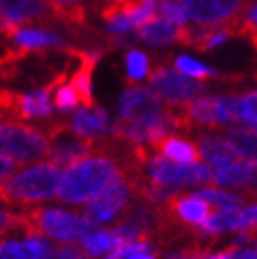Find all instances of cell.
Segmentation results:
<instances>
[{
	"label": "cell",
	"instance_id": "1",
	"mask_svg": "<svg viewBox=\"0 0 257 259\" xmlns=\"http://www.w3.org/2000/svg\"><path fill=\"white\" fill-rule=\"evenodd\" d=\"M61 165L40 162L0 182V202L10 206H30L54 199L59 190Z\"/></svg>",
	"mask_w": 257,
	"mask_h": 259
},
{
	"label": "cell",
	"instance_id": "2",
	"mask_svg": "<svg viewBox=\"0 0 257 259\" xmlns=\"http://www.w3.org/2000/svg\"><path fill=\"white\" fill-rule=\"evenodd\" d=\"M24 234L28 237L33 235H48L61 243H83L89 235L98 232V225L89 221L84 215L72 213L59 208H35L24 211Z\"/></svg>",
	"mask_w": 257,
	"mask_h": 259
},
{
	"label": "cell",
	"instance_id": "3",
	"mask_svg": "<svg viewBox=\"0 0 257 259\" xmlns=\"http://www.w3.org/2000/svg\"><path fill=\"white\" fill-rule=\"evenodd\" d=\"M178 125L184 133H193L202 127H228L241 123L239 96H206L177 107Z\"/></svg>",
	"mask_w": 257,
	"mask_h": 259
},
{
	"label": "cell",
	"instance_id": "4",
	"mask_svg": "<svg viewBox=\"0 0 257 259\" xmlns=\"http://www.w3.org/2000/svg\"><path fill=\"white\" fill-rule=\"evenodd\" d=\"M52 151V140L45 133L31 125L6 120L0 133V155H6L20 164L48 158Z\"/></svg>",
	"mask_w": 257,
	"mask_h": 259
},
{
	"label": "cell",
	"instance_id": "5",
	"mask_svg": "<svg viewBox=\"0 0 257 259\" xmlns=\"http://www.w3.org/2000/svg\"><path fill=\"white\" fill-rule=\"evenodd\" d=\"M147 180L162 188H184L215 182V173L204 164H178L162 155H149Z\"/></svg>",
	"mask_w": 257,
	"mask_h": 259
},
{
	"label": "cell",
	"instance_id": "6",
	"mask_svg": "<svg viewBox=\"0 0 257 259\" xmlns=\"http://www.w3.org/2000/svg\"><path fill=\"white\" fill-rule=\"evenodd\" d=\"M149 83L163 101H167L173 107H182L206 92L204 83H200L198 79H191L189 75L167 65L154 66L149 74Z\"/></svg>",
	"mask_w": 257,
	"mask_h": 259
},
{
	"label": "cell",
	"instance_id": "7",
	"mask_svg": "<svg viewBox=\"0 0 257 259\" xmlns=\"http://www.w3.org/2000/svg\"><path fill=\"white\" fill-rule=\"evenodd\" d=\"M171 110L169 105L153 90L145 87H131L119 98V112L121 118L134 123H151L165 116Z\"/></svg>",
	"mask_w": 257,
	"mask_h": 259
},
{
	"label": "cell",
	"instance_id": "8",
	"mask_svg": "<svg viewBox=\"0 0 257 259\" xmlns=\"http://www.w3.org/2000/svg\"><path fill=\"white\" fill-rule=\"evenodd\" d=\"M134 193V184L131 179L119 180L116 184L98 195L96 199H92L89 204L83 208V215L89 221H92L94 225H101V223H109L112 221L119 211H125L128 206V200Z\"/></svg>",
	"mask_w": 257,
	"mask_h": 259
},
{
	"label": "cell",
	"instance_id": "9",
	"mask_svg": "<svg viewBox=\"0 0 257 259\" xmlns=\"http://www.w3.org/2000/svg\"><path fill=\"white\" fill-rule=\"evenodd\" d=\"M162 208L167 211L175 225L184 226V228L200 226L213 213L209 202L198 199L193 193H178V191L169 197V200Z\"/></svg>",
	"mask_w": 257,
	"mask_h": 259
},
{
	"label": "cell",
	"instance_id": "10",
	"mask_svg": "<svg viewBox=\"0 0 257 259\" xmlns=\"http://www.w3.org/2000/svg\"><path fill=\"white\" fill-rule=\"evenodd\" d=\"M158 0H107L101 17L107 22L112 19H125L131 28H140L156 17Z\"/></svg>",
	"mask_w": 257,
	"mask_h": 259
},
{
	"label": "cell",
	"instance_id": "11",
	"mask_svg": "<svg viewBox=\"0 0 257 259\" xmlns=\"http://www.w3.org/2000/svg\"><path fill=\"white\" fill-rule=\"evenodd\" d=\"M215 182L226 188H244L242 195L246 200L253 199V191L257 188V162L246 158H239L230 165H224L221 169H213Z\"/></svg>",
	"mask_w": 257,
	"mask_h": 259
},
{
	"label": "cell",
	"instance_id": "12",
	"mask_svg": "<svg viewBox=\"0 0 257 259\" xmlns=\"http://www.w3.org/2000/svg\"><path fill=\"white\" fill-rule=\"evenodd\" d=\"M50 17H54V10L48 0H0V20L22 24Z\"/></svg>",
	"mask_w": 257,
	"mask_h": 259
},
{
	"label": "cell",
	"instance_id": "13",
	"mask_svg": "<svg viewBox=\"0 0 257 259\" xmlns=\"http://www.w3.org/2000/svg\"><path fill=\"white\" fill-rule=\"evenodd\" d=\"M70 125H72L74 135L79 138H103L109 133V114L101 107H94V109H84L83 107V109L75 110Z\"/></svg>",
	"mask_w": 257,
	"mask_h": 259
},
{
	"label": "cell",
	"instance_id": "14",
	"mask_svg": "<svg viewBox=\"0 0 257 259\" xmlns=\"http://www.w3.org/2000/svg\"><path fill=\"white\" fill-rule=\"evenodd\" d=\"M151 149L156 151L158 155L165 156V158L173 160V162H178V164H198V160L202 158L198 145L182 138V136L175 135L163 136Z\"/></svg>",
	"mask_w": 257,
	"mask_h": 259
},
{
	"label": "cell",
	"instance_id": "15",
	"mask_svg": "<svg viewBox=\"0 0 257 259\" xmlns=\"http://www.w3.org/2000/svg\"><path fill=\"white\" fill-rule=\"evenodd\" d=\"M198 147L202 153V158L211 165L213 169H221L224 165L237 162L242 156L228 144L226 138H217L211 135H198Z\"/></svg>",
	"mask_w": 257,
	"mask_h": 259
},
{
	"label": "cell",
	"instance_id": "16",
	"mask_svg": "<svg viewBox=\"0 0 257 259\" xmlns=\"http://www.w3.org/2000/svg\"><path fill=\"white\" fill-rule=\"evenodd\" d=\"M184 26H177L171 20L163 19V17H154L153 20L145 22L144 26L138 28V37L147 45L153 46H163L178 42L180 45V37H182Z\"/></svg>",
	"mask_w": 257,
	"mask_h": 259
},
{
	"label": "cell",
	"instance_id": "17",
	"mask_svg": "<svg viewBox=\"0 0 257 259\" xmlns=\"http://www.w3.org/2000/svg\"><path fill=\"white\" fill-rule=\"evenodd\" d=\"M10 39L19 48H26V50H46V48L63 46V39L59 35L52 33L48 30H28L22 26H17Z\"/></svg>",
	"mask_w": 257,
	"mask_h": 259
},
{
	"label": "cell",
	"instance_id": "18",
	"mask_svg": "<svg viewBox=\"0 0 257 259\" xmlns=\"http://www.w3.org/2000/svg\"><path fill=\"white\" fill-rule=\"evenodd\" d=\"M81 244H83L84 252L89 254V257L96 259L101 257V255L110 254L112 250L119 248L125 243L114 230H98L96 234L89 235Z\"/></svg>",
	"mask_w": 257,
	"mask_h": 259
},
{
	"label": "cell",
	"instance_id": "19",
	"mask_svg": "<svg viewBox=\"0 0 257 259\" xmlns=\"http://www.w3.org/2000/svg\"><path fill=\"white\" fill-rule=\"evenodd\" d=\"M189 193H193L198 199H204L219 209H242V204L246 202L244 195L228 193V191L217 190V188H200V190H193Z\"/></svg>",
	"mask_w": 257,
	"mask_h": 259
},
{
	"label": "cell",
	"instance_id": "20",
	"mask_svg": "<svg viewBox=\"0 0 257 259\" xmlns=\"http://www.w3.org/2000/svg\"><path fill=\"white\" fill-rule=\"evenodd\" d=\"M226 142L237 151V155L246 160L257 162V131L232 129L226 133Z\"/></svg>",
	"mask_w": 257,
	"mask_h": 259
},
{
	"label": "cell",
	"instance_id": "21",
	"mask_svg": "<svg viewBox=\"0 0 257 259\" xmlns=\"http://www.w3.org/2000/svg\"><path fill=\"white\" fill-rule=\"evenodd\" d=\"M54 105L61 114H68V112H72V110H75L79 107L81 98L72 83H64V85H61L59 89L55 90Z\"/></svg>",
	"mask_w": 257,
	"mask_h": 259
},
{
	"label": "cell",
	"instance_id": "22",
	"mask_svg": "<svg viewBox=\"0 0 257 259\" xmlns=\"http://www.w3.org/2000/svg\"><path fill=\"white\" fill-rule=\"evenodd\" d=\"M175 66H177L178 72H182L186 75H191L195 79L198 81H208L211 79L213 75H217V72L209 66H204L202 63H198V61H193L186 55H180L175 59Z\"/></svg>",
	"mask_w": 257,
	"mask_h": 259
},
{
	"label": "cell",
	"instance_id": "23",
	"mask_svg": "<svg viewBox=\"0 0 257 259\" xmlns=\"http://www.w3.org/2000/svg\"><path fill=\"white\" fill-rule=\"evenodd\" d=\"M127 77L128 81H140L149 74V59L144 52L131 50L127 54Z\"/></svg>",
	"mask_w": 257,
	"mask_h": 259
},
{
	"label": "cell",
	"instance_id": "24",
	"mask_svg": "<svg viewBox=\"0 0 257 259\" xmlns=\"http://www.w3.org/2000/svg\"><path fill=\"white\" fill-rule=\"evenodd\" d=\"M241 101V120L252 131H257V90H250L239 96Z\"/></svg>",
	"mask_w": 257,
	"mask_h": 259
},
{
	"label": "cell",
	"instance_id": "25",
	"mask_svg": "<svg viewBox=\"0 0 257 259\" xmlns=\"http://www.w3.org/2000/svg\"><path fill=\"white\" fill-rule=\"evenodd\" d=\"M26 246L31 252L33 259H57L55 246L50 241H46L42 235H33L26 239Z\"/></svg>",
	"mask_w": 257,
	"mask_h": 259
},
{
	"label": "cell",
	"instance_id": "26",
	"mask_svg": "<svg viewBox=\"0 0 257 259\" xmlns=\"http://www.w3.org/2000/svg\"><path fill=\"white\" fill-rule=\"evenodd\" d=\"M156 10H158V13L163 19L171 20L177 26H188V15H186V11L180 8L177 0H158Z\"/></svg>",
	"mask_w": 257,
	"mask_h": 259
},
{
	"label": "cell",
	"instance_id": "27",
	"mask_svg": "<svg viewBox=\"0 0 257 259\" xmlns=\"http://www.w3.org/2000/svg\"><path fill=\"white\" fill-rule=\"evenodd\" d=\"M0 259H31V252L26 243L20 241H4L0 239Z\"/></svg>",
	"mask_w": 257,
	"mask_h": 259
},
{
	"label": "cell",
	"instance_id": "28",
	"mask_svg": "<svg viewBox=\"0 0 257 259\" xmlns=\"http://www.w3.org/2000/svg\"><path fill=\"white\" fill-rule=\"evenodd\" d=\"M208 259H257V250L252 248H241V246H230L223 252L209 254Z\"/></svg>",
	"mask_w": 257,
	"mask_h": 259
},
{
	"label": "cell",
	"instance_id": "29",
	"mask_svg": "<svg viewBox=\"0 0 257 259\" xmlns=\"http://www.w3.org/2000/svg\"><path fill=\"white\" fill-rule=\"evenodd\" d=\"M57 259H90L83 246H75V243H64L57 246Z\"/></svg>",
	"mask_w": 257,
	"mask_h": 259
},
{
	"label": "cell",
	"instance_id": "30",
	"mask_svg": "<svg viewBox=\"0 0 257 259\" xmlns=\"http://www.w3.org/2000/svg\"><path fill=\"white\" fill-rule=\"evenodd\" d=\"M208 257V250L202 248V246H191V248H184L177 254H171L167 259H206Z\"/></svg>",
	"mask_w": 257,
	"mask_h": 259
},
{
	"label": "cell",
	"instance_id": "31",
	"mask_svg": "<svg viewBox=\"0 0 257 259\" xmlns=\"http://www.w3.org/2000/svg\"><path fill=\"white\" fill-rule=\"evenodd\" d=\"M250 30H257V2L248 8L244 17H241V35Z\"/></svg>",
	"mask_w": 257,
	"mask_h": 259
},
{
	"label": "cell",
	"instance_id": "32",
	"mask_svg": "<svg viewBox=\"0 0 257 259\" xmlns=\"http://www.w3.org/2000/svg\"><path fill=\"white\" fill-rule=\"evenodd\" d=\"M20 165L22 164L17 162V160L10 158V156H6V155H0V182H4L11 173H15Z\"/></svg>",
	"mask_w": 257,
	"mask_h": 259
},
{
	"label": "cell",
	"instance_id": "33",
	"mask_svg": "<svg viewBox=\"0 0 257 259\" xmlns=\"http://www.w3.org/2000/svg\"><path fill=\"white\" fill-rule=\"evenodd\" d=\"M244 37L250 39V42L253 45V48L257 50V30H250V31H244Z\"/></svg>",
	"mask_w": 257,
	"mask_h": 259
},
{
	"label": "cell",
	"instance_id": "34",
	"mask_svg": "<svg viewBox=\"0 0 257 259\" xmlns=\"http://www.w3.org/2000/svg\"><path fill=\"white\" fill-rule=\"evenodd\" d=\"M128 259H158L156 255H153V254H147V252H144V254H134V255H131Z\"/></svg>",
	"mask_w": 257,
	"mask_h": 259
},
{
	"label": "cell",
	"instance_id": "35",
	"mask_svg": "<svg viewBox=\"0 0 257 259\" xmlns=\"http://www.w3.org/2000/svg\"><path fill=\"white\" fill-rule=\"evenodd\" d=\"M253 243H255V250H257V235H255V239H253Z\"/></svg>",
	"mask_w": 257,
	"mask_h": 259
}]
</instances>
